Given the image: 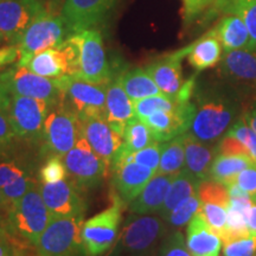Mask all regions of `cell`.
Here are the masks:
<instances>
[{
	"mask_svg": "<svg viewBox=\"0 0 256 256\" xmlns=\"http://www.w3.org/2000/svg\"><path fill=\"white\" fill-rule=\"evenodd\" d=\"M8 229V220L0 215V241H2V240H5L6 230Z\"/></svg>",
	"mask_w": 256,
	"mask_h": 256,
	"instance_id": "obj_54",
	"label": "cell"
},
{
	"mask_svg": "<svg viewBox=\"0 0 256 256\" xmlns=\"http://www.w3.org/2000/svg\"><path fill=\"white\" fill-rule=\"evenodd\" d=\"M190 46L174 51L170 55L156 60L146 66V72L151 75L160 92L168 98L177 100L179 92L184 86L182 60L190 52ZM178 101V100H177Z\"/></svg>",
	"mask_w": 256,
	"mask_h": 256,
	"instance_id": "obj_17",
	"label": "cell"
},
{
	"mask_svg": "<svg viewBox=\"0 0 256 256\" xmlns=\"http://www.w3.org/2000/svg\"><path fill=\"white\" fill-rule=\"evenodd\" d=\"M166 232L164 220L150 215H139L124 228L121 244L127 252L144 254L150 252Z\"/></svg>",
	"mask_w": 256,
	"mask_h": 256,
	"instance_id": "obj_15",
	"label": "cell"
},
{
	"mask_svg": "<svg viewBox=\"0 0 256 256\" xmlns=\"http://www.w3.org/2000/svg\"><path fill=\"white\" fill-rule=\"evenodd\" d=\"M118 0H66L62 16L69 34L89 30L100 24Z\"/></svg>",
	"mask_w": 256,
	"mask_h": 256,
	"instance_id": "obj_14",
	"label": "cell"
},
{
	"mask_svg": "<svg viewBox=\"0 0 256 256\" xmlns=\"http://www.w3.org/2000/svg\"><path fill=\"white\" fill-rule=\"evenodd\" d=\"M223 8L230 14H236L244 22L249 31L250 43L248 49H256V0H224Z\"/></svg>",
	"mask_w": 256,
	"mask_h": 256,
	"instance_id": "obj_33",
	"label": "cell"
},
{
	"mask_svg": "<svg viewBox=\"0 0 256 256\" xmlns=\"http://www.w3.org/2000/svg\"><path fill=\"white\" fill-rule=\"evenodd\" d=\"M56 80L62 94L60 104L72 110L80 120L89 118L106 119V96L108 83L95 84L69 75Z\"/></svg>",
	"mask_w": 256,
	"mask_h": 256,
	"instance_id": "obj_3",
	"label": "cell"
},
{
	"mask_svg": "<svg viewBox=\"0 0 256 256\" xmlns=\"http://www.w3.org/2000/svg\"><path fill=\"white\" fill-rule=\"evenodd\" d=\"M217 151L222 154H238V156H248L247 148L243 145L242 142H240L236 136L232 134L226 133L224 136L220 139L218 145H217Z\"/></svg>",
	"mask_w": 256,
	"mask_h": 256,
	"instance_id": "obj_45",
	"label": "cell"
},
{
	"mask_svg": "<svg viewBox=\"0 0 256 256\" xmlns=\"http://www.w3.org/2000/svg\"><path fill=\"white\" fill-rule=\"evenodd\" d=\"M122 138L124 144L121 150L126 153L139 151L156 142L148 126L138 118H134L127 124Z\"/></svg>",
	"mask_w": 256,
	"mask_h": 256,
	"instance_id": "obj_32",
	"label": "cell"
},
{
	"mask_svg": "<svg viewBox=\"0 0 256 256\" xmlns=\"http://www.w3.org/2000/svg\"><path fill=\"white\" fill-rule=\"evenodd\" d=\"M25 66L32 72L51 80L69 75L68 57L60 46L36 54Z\"/></svg>",
	"mask_w": 256,
	"mask_h": 256,
	"instance_id": "obj_26",
	"label": "cell"
},
{
	"mask_svg": "<svg viewBox=\"0 0 256 256\" xmlns=\"http://www.w3.org/2000/svg\"><path fill=\"white\" fill-rule=\"evenodd\" d=\"M10 102H11V95L4 87V84L0 82V112H8Z\"/></svg>",
	"mask_w": 256,
	"mask_h": 256,
	"instance_id": "obj_51",
	"label": "cell"
},
{
	"mask_svg": "<svg viewBox=\"0 0 256 256\" xmlns=\"http://www.w3.org/2000/svg\"><path fill=\"white\" fill-rule=\"evenodd\" d=\"M69 37L78 50V78L95 84L110 83V66L100 32L89 28L69 34Z\"/></svg>",
	"mask_w": 256,
	"mask_h": 256,
	"instance_id": "obj_5",
	"label": "cell"
},
{
	"mask_svg": "<svg viewBox=\"0 0 256 256\" xmlns=\"http://www.w3.org/2000/svg\"><path fill=\"white\" fill-rule=\"evenodd\" d=\"M241 118L256 132V96L254 101L249 106L248 110L242 114Z\"/></svg>",
	"mask_w": 256,
	"mask_h": 256,
	"instance_id": "obj_49",
	"label": "cell"
},
{
	"mask_svg": "<svg viewBox=\"0 0 256 256\" xmlns=\"http://www.w3.org/2000/svg\"><path fill=\"white\" fill-rule=\"evenodd\" d=\"M200 182V179H198L186 168L182 170L179 174H176L171 186L168 188V194H166L164 206L159 211V215L162 216V218H164L170 211L174 210L184 200L194 196V194H197Z\"/></svg>",
	"mask_w": 256,
	"mask_h": 256,
	"instance_id": "obj_28",
	"label": "cell"
},
{
	"mask_svg": "<svg viewBox=\"0 0 256 256\" xmlns=\"http://www.w3.org/2000/svg\"><path fill=\"white\" fill-rule=\"evenodd\" d=\"M200 209L202 200L197 194L184 200L182 203H179L162 220H166L170 226H174V228H180V226L188 224V222L194 218V216L200 212Z\"/></svg>",
	"mask_w": 256,
	"mask_h": 256,
	"instance_id": "obj_35",
	"label": "cell"
},
{
	"mask_svg": "<svg viewBox=\"0 0 256 256\" xmlns=\"http://www.w3.org/2000/svg\"><path fill=\"white\" fill-rule=\"evenodd\" d=\"M136 116L133 101L118 80L107 84L106 96V121L118 134L124 136L127 124Z\"/></svg>",
	"mask_w": 256,
	"mask_h": 256,
	"instance_id": "obj_20",
	"label": "cell"
},
{
	"mask_svg": "<svg viewBox=\"0 0 256 256\" xmlns=\"http://www.w3.org/2000/svg\"><path fill=\"white\" fill-rule=\"evenodd\" d=\"M185 168L184 134L162 144L160 164L156 174H177Z\"/></svg>",
	"mask_w": 256,
	"mask_h": 256,
	"instance_id": "obj_31",
	"label": "cell"
},
{
	"mask_svg": "<svg viewBox=\"0 0 256 256\" xmlns=\"http://www.w3.org/2000/svg\"><path fill=\"white\" fill-rule=\"evenodd\" d=\"M19 57H20V52H19L18 46L16 44L0 48V68H5L10 64L17 62Z\"/></svg>",
	"mask_w": 256,
	"mask_h": 256,
	"instance_id": "obj_48",
	"label": "cell"
},
{
	"mask_svg": "<svg viewBox=\"0 0 256 256\" xmlns=\"http://www.w3.org/2000/svg\"><path fill=\"white\" fill-rule=\"evenodd\" d=\"M190 132L200 142L214 144L222 139L241 115V104L235 90L214 87L197 94Z\"/></svg>",
	"mask_w": 256,
	"mask_h": 256,
	"instance_id": "obj_1",
	"label": "cell"
},
{
	"mask_svg": "<svg viewBox=\"0 0 256 256\" xmlns=\"http://www.w3.org/2000/svg\"><path fill=\"white\" fill-rule=\"evenodd\" d=\"M224 256H256V236L236 240L223 244Z\"/></svg>",
	"mask_w": 256,
	"mask_h": 256,
	"instance_id": "obj_41",
	"label": "cell"
},
{
	"mask_svg": "<svg viewBox=\"0 0 256 256\" xmlns=\"http://www.w3.org/2000/svg\"><path fill=\"white\" fill-rule=\"evenodd\" d=\"M52 220L42 198L38 185H34L20 200L12 204L8 216V228L31 244L37 246L42 234Z\"/></svg>",
	"mask_w": 256,
	"mask_h": 256,
	"instance_id": "obj_2",
	"label": "cell"
},
{
	"mask_svg": "<svg viewBox=\"0 0 256 256\" xmlns=\"http://www.w3.org/2000/svg\"><path fill=\"white\" fill-rule=\"evenodd\" d=\"M63 162L68 176L78 188L98 186L110 170L107 162L96 154L83 134L80 136L75 146L63 156Z\"/></svg>",
	"mask_w": 256,
	"mask_h": 256,
	"instance_id": "obj_9",
	"label": "cell"
},
{
	"mask_svg": "<svg viewBox=\"0 0 256 256\" xmlns=\"http://www.w3.org/2000/svg\"><path fill=\"white\" fill-rule=\"evenodd\" d=\"M114 171V188L124 204L130 203L139 196L156 172L138 162H127Z\"/></svg>",
	"mask_w": 256,
	"mask_h": 256,
	"instance_id": "obj_19",
	"label": "cell"
},
{
	"mask_svg": "<svg viewBox=\"0 0 256 256\" xmlns=\"http://www.w3.org/2000/svg\"><path fill=\"white\" fill-rule=\"evenodd\" d=\"M113 206L83 223L81 236L87 256H101L108 252L119 236L122 202L113 196Z\"/></svg>",
	"mask_w": 256,
	"mask_h": 256,
	"instance_id": "obj_7",
	"label": "cell"
},
{
	"mask_svg": "<svg viewBox=\"0 0 256 256\" xmlns=\"http://www.w3.org/2000/svg\"><path fill=\"white\" fill-rule=\"evenodd\" d=\"M194 114V102L183 104L176 110H159L140 119L152 130L156 142H168L176 136H183L190 130Z\"/></svg>",
	"mask_w": 256,
	"mask_h": 256,
	"instance_id": "obj_16",
	"label": "cell"
},
{
	"mask_svg": "<svg viewBox=\"0 0 256 256\" xmlns=\"http://www.w3.org/2000/svg\"><path fill=\"white\" fill-rule=\"evenodd\" d=\"M198 196L202 203L218 204L228 209L230 206L229 188L226 185L212 180V179H204L200 182L198 188Z\"/></svg>",
	"mask_w": 256,
	"mask_h": 256,
	"instance_id": "obj_36",
	"label": "cell"
},
{
	"mask_svg": "<svg viewBox=\"0 0 256 256\" xmlns=\"http://www.w3.org/2000/svg\"><path fill=\"white\" fill-rule=\"evenodd\" d=\"M183 2V16L186 24H190L198 16L203 14L215 0H182Z\"/></svg>",
	"mask_w": 256,
	"mask_h": 256,
	"instance_id": "obj_44",
	"label": "cell"
},
{
	"mask_svg": "<svg viewBox=\"0 0 256 256\" xmlns=\"http://www.w3.org/2000/svg\"><path fill=\"white\" fill-rule=\"evenodd\" d=\"M0 82L4 84L11 96H26L48 101L55 107L60 101V89L57 80L43 78L32 72L26 66H18L6 70L0 75Z\"/></svg>",
	"mask_w": 256,
	"mask_h": 256,
	"instance_id": "obj_10",
	"label": "cell"
},
{
	"mask_svg": "<svg viewBox=\"0 0 256 256\" xmlns=\"http://www.w3.org/2000/svg\"><path fill=\"white\" fill-rule=\"evenodd\" d=\"M80 121L83 136L87 139L96 154L110 168L114 156L122 146L124 138L115 132L104 118H89Z\"/></svg>",
	"mask_w": 256,
	"mask_h": 256,
	"instance_id": "obj_18",
	"label": "cell"
},
{
	"mask_svg": "<svg viewBox=\"0 0 256 256\" xmlns=\"http://www.w3.org/2000/svg\"><path fill=\"white\" fill-rule=\"evenodd\" d=\"M78 188L75 183L66 180L40 185L42 198L52 217H83L86 203Z\"/></svg>",
	"mask_w": 256,
	"mask_h": 256,
	"instance_id": "obj_13",
	"label": "cell"
},
{
	"mask_svg": "<svg viewBox=\"0 0 256 256\" xmlns=\"http://www.w3.org/2000/svg\"><path fill=\"white\" fill-rule=\"evenodd\" d=\"M252 165H254V162L247 156L217 153L212 164H211L209 178L226 185V186H230L234 184L235 178L238 177L240 172Z\"/></svg>",
	"mask_w": 256,
	"mask_h": 256,
	"instance_id": "obj_29",
	"label": "cell"
},
{
	"mask_svg": "<svg viewBox=\"0 0 256 256\" xmlns=\"http://www.w3.org/2000/svg\"><path fill=\"white\" fill-rule=\"evenodd\" d=\"M60 158L62 156H52L43 165L40 172L42 183L52 184L60 180H66V178L68 177V171H66V164Z\"/></svg>",
	"mask_w": 256,
	"mask_h": 256,
	"instance_id": "obj_39",
	"label": "cell"
},
{
	"mask_svg": "<svg viewBox=\"0 0 256 256\" xmlns=\"http://www.w3.org/2000/svg\"><path fill=\"white\" fill-rule=\"evenodd\" d=\"M222 44L217 36L216 28L206 32L200 40L191 44L188 60L197 72L215 66L222 58Z\"/></svg>",
	"mask_w": 256,
	"mask_h": 256,
	"instance_id": "obj_25",
	"label": "cell"
},
{
	"mask_svg": "<svg viewBox=\"0 0 256 256\" xmlns=\"http://www.w3.org/2000/svg\"><path fill=\"white\" fill-rule=\"evenodd\" d=\"M0 256H12V252L10 249V246L6 242V240L0 241Z\"/></svg>",
	"mask_w": 256,
	"mask_h": 256,
	"instance_id": "obj_53",
	"label": "cell"
},
{
	"mask_svg": "<svg viewBox=\"0 0 256 256\" xmlns=\"http://www.w3.org/2000/svg\"><path fill=\"white\" fill-rule=\"evenodd\" d=\"M25 176V171L14 162H0V188Z\"/></svg>",
	"mask_w": 256,
	"mask_h": 256,
	"instance_id": "obj_46",
	"label": "cell"
},
{
	"mask_svg": "<svg viewBox=\"0 0 256 256\" xmlns=\"http://www.w3.org/2000/svg\"><path fill=\"white\" fill-rule=\"evenodd\" d=\"M184 146L185 168L200 180L209 178L211 164L218 153L217 146L200 142L188 132L184 134Z\"/></svg>",
	"mask_w": 256,
	"mask_h": 256,
	"instance_id": "obj_24",
	"label": "cell"
},
{
	"mask_svg": "<svg viewBox=\"0 0 256 256\" xmlns=\"http://www.w3.org/2000/svg\"><path fill=\"white\" fill-rule=\"evenodd\" d=\"M223 256H224V255H223Z\"/></svg>",
	"mask_w": 256,
	"mask_h": 256,
	"instance_id": "obj_55",
	"label": "cell"
},
{
	"mask_svg": "<svg viewBox=\"0 0 256 256\" xmlns=\"http://www.w3.org/2000/svg\"><path fill=\"white\" fill-rule=\"evenodd\" d=\"M220 70L230 81L256 86V49L226 51Z\"/></svg>",
	"mask_w": 256,
	"mask_h": 256,
	"instance_id": "obj_23",
	"label": "cell"
},
{
	"mask_svg": "<svg viewBox=\"0 0 256 256\" xmlns=\"http://www.w3.org/2000/svg\"><path fill=\"white\" fill-rule=\"evenodd\" d=\"M43 11L44 0H0V40L18 44L28 25Z\"/></svg>",
	"mask_w": 256,
	"mask_h": 256,
	"instance_id": "obj_12",
	"label": "cell"
},
{
	"mask_svg": "<svg viewBox=\"0 0 256 256\" xmlns=\"http://www.w3.org/2000/svg\"><path fill=\"white\" fill-rule=\"evenodd\" d=\"M176 176V174H174ZM174 174H156L136 200L130 203V210L136 215L159 214L171 186Z\"/></svg>",
	"mask_w": 256,
	"mask_h": 256,
	"instance_id": "obj_22",
	"label": "cell"
},
{
	"mask_svg": "<svg viewBox=\"0 0 256 256\" xmlns=\"http://www.w3.org/2000/svg\"><path fill=\"white\" fill-rule=\"evenodd\" d=\"M226 211L228 209L218 204L214 203H202L200 212L203 214L206 223L216 235L222 238L226 226Z\"/></svg>",
	"mask_w": 256,
	"mask_h": 256,
	"instance_id": "obj_38",
	"label": "cell"
},
{
	"mask_svg": "<svg viewBox=\"0 0 256 256\" xmlns=\"http://www.w3.org/2000/svg\"><path fill=\"white\" fill-rule=\"evenodd\" d=\"M82 134L78 116L62 104L49 112L43 130L44 148L51 156H64Z\"/></svg>",
	"mask_w": 256,
	"mask_h": 256,
	"instance_id": "obj_8",
	"label": "cell"
},
{
	"mask_svg": "<svg viewBox=\"0 0 256 256\" xmlns=\"http://www.w3.org/2000/svg\"><path fill=\"white\" fill-rule=\"evenodd\" d=\"M66 34L69 31L63 16L49 10L43 11L28 25L17 44L20 52L18 66H25L36 54L60 46Z\"/></svg>",
	"mask_w": 256,
	"mask_h": 256,
	"instance_id": "obj_4",
	"label": "cell"
},
{
	"mask_svg": "<svg viewBox=\"0 0 256 256\" xmlns=\"http://www.w3.org/2000/svg\"><path fill=\"white\" fill-rule=\"evenodd\" d=\"M226 133L236 136L247 148L249 158L256 165V132L242 118L232 124Z\"/></svg>",
	"mask_w": 256,
	"mask_h": 256,
	"instance_id": "obj_37",
	"label": "cell"
},
{
	"mask_svg": "<svg viewBox=\"0 0 256 256\" xmlns=\"http://www.w3.org/2000/svg\"><path fill=\"white\" fill-rule=\"evenodd\" d=\"M247 226L252 235L256 236V198L252 200V206L249 208L247 215Z\"/></svg>",
	"mask_w": 256,
	"mask_h": 256,
	"instance_id": "obj_50",
	"label": "cell"
},
{
	"mask_svg": "<svg viewBox=\"0 0 256 256\" xmlns=\"http://www.w3.org/2000/svg\"><path fill=\"white\" fill-rule=\"evenodd\" d=\"M82 226L83 217H52L36 246L38 256H87Z\"/></svg>",
	"mask_w": 256,
	"mask_h": 256,
	"instance_id": "obj_6",
	"label": "cell"
},
{
	"mask_svg": "<svg viewBox=\"0 0 256 256\" xmlns=\"http://www.w3.org/2000/svg\"><path fill=\"white\" fill-rule=\"evenodd\" d=\"M160 256H192L186 247L183 234L176 232L160 247Z\"/></svg>",
	"mask_w": 256,
	"mask_h": 256,
	"instance_id": "obj_42",
	"label": "cell"
},
{
	"mask_svg": "<svg viewBox=\"0 0 256 256\" xmlns=\"http://www.w3.org/2000/svg\"><path fill=\"white\" fill-rule=\"evenodd\" d=\"M215 28L224 52L249 48V43H250L249 31L244 22L238 16H226L220 19Z\"/></svg>",
	"mask_w": 256,
	"mask_h": 256,
	"instance_id": "obj_27",
	"label": "cell"
},
{
	"mask_svg": "<svg viewBox=\"0 0 256 256\" xmlns=\"http://www.w3.org/2000/svg\"><path fill=\"white\" fill-rule=\"evenodd\" d=\"M185 242L192 256H220L222 248V240L211 230L200 211L188 222Z\"/></svg>",
	"mask_w": 256,
	"mask_h": 256,
	"instance_id": "obj_21",
	"label": "cell"
},
{
	"mask_svg": "<svg viewBox=\"0 0 256 256\" xmlns=\"http://www.w3.org/2000/svg\"><path fill=\"white\" fill-rule=\"evenodd\" d=\"M34 185H37L36 180L32 179L31 177H28V176L25 174L23 177L18 178L17 180H14V183L6 185V186L2 188V192L5 196L6 200H8L12 206V204L16 203V202L20 200L25 194H28V192L30 191Z\"/></svg>",
	"mask_w": 256,
	"mask_h": 256,
	"instance_id": "obj_40",
	"label": "cell"
},
{
	"mask_svg": "<svg viewBox=\"0 0 256 256\" xmlns=\"http://www.w3.org/2000/svg\"><path fill=\"white\" fill-rule=\"evenodd\" d=\"M16 134L10 124L8 112H0V153H4L11 145Z\"/></svg>",
	"mask_w": 256,
	"mask_h": 256,
	"instance_id": "obj_47",
	"label": "cell"
},
{
	"mask_svg": "<svg viewBox=\"0 0 256 256\" xmlns=\"http://www.w3.org/2000/svg\"><path fill=\"white\" fill-rule=\"evenodd\" d=\"M182 104H183L182 102L168 98L164 94L148 96V98H142V100L133 101L134 112H136V116L138 119H145V118L159 110H176Z\"/></svg>",
	"mask_w": 256,
	"mask_h": 256,
	"instance_id": "obj_34",
	"label": "cell"
},
{
	"mask_svg": "<svg viewBox=\"0 0 256 256\" xmlns=\"http://www.w3.org/2000/svg\"><path fill=\"white\" fill-rule=\"evenodd\" d=\"M234 184L238 185L252 200L256 198V165L249 166L240 172Z\"/></svg>",
	"mask_w": 256,
	"mask_h": 256,
	"instance_id": "obj_43",
	"label": "cell"
},
{
	"mask_svg": "<svg viewBox=\"0 0 256 256\" xmlns=\"http://www.w3.org/2000/svg\"><path fill=\"white\" fill-rule=\"evenodd\" d=\"M11 208H12L11 203L6 200L4 194H2V188H0V215L8 220V216L10 214V210H11Z\"/></svg>",
	"mask_w": 256,
	"mask_h": 256,
	"instance_id": "obj_52",
	"label": "cell"
},
{
	"mask_svg": "<svg viewBox=\"0 0 256 256\" xmlns=\"http://www.w3.org/2000/svg\"><path fill=\"white\" fill-rule=\"evenodd\" d=\"M118 81L132 101L162 94L145 68H136L126 72L118 78Z\"/></svg>",
	"mask_w": 256,
	"mask_h": 256,
	"instance_id": "obj_30",
	"label": "cell"
},
{
	"mask_svg": "<svg viewBox=\"0 0 256 256\" xmlns=\"http://www.w3.org/2000/svg\"><path fill=\"white\" fill-rule=\"evenodd\" d=\"M49 102L26 96H11L8 116L16 136L24 140H37L43 136L50 108Z\"/></svg>",
	"mask_w": 256,
	"mask_h": 256,
	"instance_id": "obj_11",
	"label": "cell"
}]
</instances>
